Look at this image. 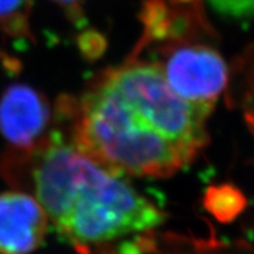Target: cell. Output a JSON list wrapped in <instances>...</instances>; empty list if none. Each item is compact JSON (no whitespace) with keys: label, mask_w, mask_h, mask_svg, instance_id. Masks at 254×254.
Wrapping results in <instances>:
<instances>
[{"label":"cell","mask_w":254,"mask_h":254,"mask_svg":"<svg viewBox=\"0 0 254 254\" xmlns=\"http://www.w3.org/2000/svg\"><path fill=\"white\" fill-rule=\"evenodd\" d=\"M61 108L75 147L121 177H171L209 140L211 111L184 100L154 64L136 57L100 74L77 103Z\"/></svg>","instance_id":"obj_1"},{"label":"cell","mask_w":254,"mask_h":254,"mask_svg":"<svg viewBox=\"0 0 254 254\" xmlns=\"http://www.w3.org/2000/svg\"><path fill=\"white\" fill-rule=\"evenodd\" d=\"M51 117L48 100L29 84H12L0 97V132L17 152L34 149L48 136Z\"/></svg>","instance_id":"obj_4"},{"label":"cell","mask_w":254,"mask_h":254,"mask_svg":"<svg viewBox=\"0 0 254 254\" xmlns=\"http://www.w3.org/2000/svg\"><path fill=\"white\" fill-rule=\"evenodd\" d=\"M59 4L73 21H80L83 17V4L87 0H52Z\"/></svg>","instance_id":"obj_9"},{"label":"cell","mask_w":254,"mask_h":254,"mask_svg":"<svg viewBox=\"0 0 254 254\" xmlns=\"http://www.w3.org/2000/svg\"><path fill=\"white\" fill-rule=\"evenodd\" d=\"M211 8L230 18L254 17V0H207Z\"/></svg>","instance_id":"obj_8"},{"label":"cell","mask_w":254,"mask_h":254,"mask_svg":"<svg viewBox=\"0 0 254 254\" xmlns=\"http://www.w3.org/2000/svg\"><path fill=\"white\" fill-rule=\"evenodd\" d=\"M201 38L148 51L136 59L154 64L169 86L184 100L213 112L227 86L228 70L219 51Z\"/></svg>","instance_id":"obj_3"},{"label":"cell","mask_w":254,"mask_h":254,"mask_svg":"<svg viewBox=\"0 0 254 254\" xmlns=\"http://www.w3.org/2000/svg\"><path fill=\"white\" fill-rule=\"evenodd\" d=\"M48 218L33 194L0 193V254H30L44 243Z\"/></svg>","instance_id":"obj_5"},{"label":"cell","mask_w":254,"mask_h":254,"mask_svg":"<svg viewBox=\"0 0 254 254\" xmlns=\"http://www.w3.org/2000/svg\"><path fill=\"white\" fill-rule=\"evenodd\" d=\"M244 201L236 196L234 188L226 187H211L207 190L205 205L211 214L217 217L219 221H228L239 214Z\"/></svg>","instance_id":"obj_7"},{"label":"cell","mask_w":254,"mask_h":254,"mask_svg":"<svg viewBox=\"0 0 254 254\" xmlns=\"http://www.w3.org/2000/svg\"><path fill=\"white\" fill-rule=\"evenodd\" d=\"M31 8L33 0H0V27L13 37H27Z\"/></svg>","instance_id":"obj_6"},{"label":"cell","mask_w":254,"mask_h":254,"mask_svg":"<svg viewBox=\"0 0 254 254\" xmlns=\"http://www.w3.org/2000/svg\"><path fill=\"white\" fill-rule=\"evenodd\" d=\"M8 178L27 188L48 222L80 254H137L165 221L160 207L61 132L16 152Z\"/></svg>","instance_id":"obj_2"}]
</instances>
